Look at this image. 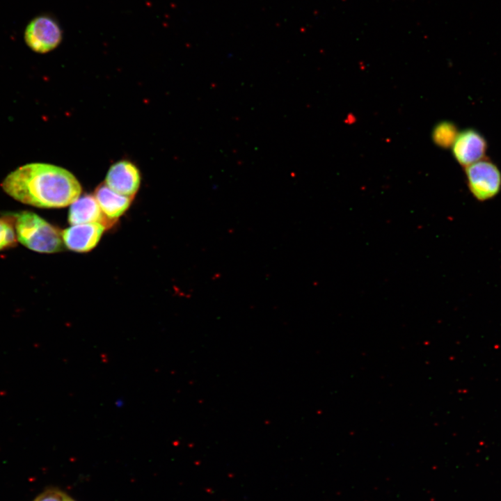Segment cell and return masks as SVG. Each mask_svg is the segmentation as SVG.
<instances>
[{"mask_svg": "<svg viewBox=\"0 0 501 501\" xmlns=\"http://www.w3.org/2000/svg\"><path fill=\"white\" fill-rule=\"evenodd\" d=\"M66 501H75L74 499H72L69 495L67 496Z\"/></svg>", "mask_w": 501, "mask_h": 501, "instance_id": "13", "label": "cell"}, {"mask_svg": "<svg viewBox=\"0 0 501 501\" xmlns=\"http://www.w3.org/2000/svg\"><path fill=\"white\" fill-rule=\"evenodd\" d=\"M17 239L12 221L0 218V250L14 247Z\"/></svg>", "mask_w": 501, "mask_h": 501, "instance_id": "11", "label": "cell"}, {"mask_svg": "<svg viewBox=\"0 0 501 501\" xmlns=\"http://www.w3.org/2000/svg\"><path fill=\"white\" fill-rule=\"evenodd\" d=\"M3 191L22 203L40 208H61L80 196L81 186L65 168L31 163L10 173L1 184Z\"/></svg>", "mask_w": 501, "mask_h": 501, "instance_id": "1", "label": "cell"}, {"mask_svg": "<svg viewBox=\"0 0 501 501\" xmlns=\"http://www.w3.org/2000/svg\"><path fill=\"white\" fill-rule=\"evenodd\" d=\"M14 217L17 240L29 249L45 253L63 250L62 232L36 214L22 212Z\"/></svg>", "mask_w": 501, "mask_h": 501, "instance_id": "2", "label": "cell"}, {"mask_svg": "<svg viewBox=\"0 0 501 501\" xmlns=\"http://www.w3.org/2000/svg\"><path fill=\"white\" fill-rule=\"evenodd\" d=\"M459 134L455 124L450 121H443L437 124L432 132L434 143L443 148L452 146Z\"/></svg>", "mask_w": 501, "mask_h": 501, "instance_id": "10", "label": "cell"}, {"mask_svg": "<svg viewBox=\"0 0 501 501\" xmlns=\"http://www.w3.org/2000/svg\"><path fill=\"white\" fill-rule=\"evenodd\" d=\"M105 228L99 223L72 225L62 232L64 245L79 253L90 251L98 244Z\"/></svg>", "mask_w": 501, "mask_h": 501, "instance_id": "7", "label": "cell"}, {"mask_svg": "<svg viewBox=\"0 0 501 501\" xmlns=\"http://www.w3.org/2000/svg\"><path fill=\"white\" fill-rule=\"evenodd\" d=\"M62 31L51 17L40 15L28 24L24 39L27 45L38 53H47L55 49L61 42Z\"/></svg>", "mask_w": 501, "mask_h": 501, "instance_id": "4", "label": "cell"}, {"mask_svg": "<svg viewBox=\"0 0 501 501\" xmlns=\"http://www.w3.org/2000/svg\"><path fill=\"white\" fill-rule=\"evenodd\" d=\"M452 150L456 161L466 167L484 159L487 150V142L476 129H466L459 132Z\"/></svg>", "mask_w": 501, "mask_h": 501, "instance_id": "5", "label": "cell"}, {"mask_svg": "<svg viewBox=\"0 0 501 501\" xmlns=\"http://www.w3.org/2000/svg\"><path fill=\"white\" fill-rule=\"evenodd\" d=\"M68 221L72 225L99 223L110 228L114 221L102 213L94 196L85 194L74 201L68 212Z\"/></svg>", "mask_w": 501, "mask_h": 501, "instance_id": "8", "label": "cell"}, {"mask_svg": "<svg viewBox=\"0 0 501 501\" xmlns=\"http://www.w3.org/2000/svg\"><path fill=\"white\" fill-rule=\"evenodd\" d=\"M67 496L61 490L50 488L38 495L33 501H66Z\"/></svg>", "mask_w": 501, "mask_h": 501, "instance_id": "12", "label": "cell"}, {"mask_svg": "<svg viewBox=\"0 0 501 501\" xmlns=\"http://www.w3.org/2000/svg\"><path fill=\"white\" fill-rule=\"evenodd\" d=\"M94 196L104 216L114 222L129 208L133 198L115 192L104 183L96 188Z\"/></svg>", "mask_w": 501, "mask_h": 501, "instance_id": "9", "label": "cell"}, {"mask_svg": "<svg viewBox=\"0 0 501 501\" xmlns=\"http://www.w3.org/2000/svg\"><path fill=\"white\" fill-rule=\"evenodd\" d=\"M141 182L140 173L135 165L128 161H120L108 170L105 184L115 192L133 198Z\"/></svg>", "mask_w": 501, "mask_h": 501, "instance_id": "6", "label": "cell"}, {"mask_svg": "<svg viewBox=\"0 0 501 501\" xmlns=\"http://www.w3.org/2000/svg\"><path fill=\"white\" fill-rule=\"evenodd\" d=\"M469 190L479 201L494 198L501 190V173L491 161L482 159L466 167Z\"/></svg>", "mask_w": 501, "mask_h": 501, "instance_id": "3", "label": "cell"}]
</instances>
